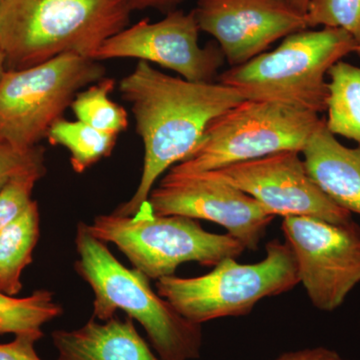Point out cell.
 Returning <instances> with one entry per match:
<instances>
[{"label":"cell","instance_id":"15","mask_svg":"<svg viewBox=\"0 0 360 360\" xmlns=\"http://www.w3.org/2000/svg\"><path fill=\"white\" fill-rule=\"evenodd\" d=\"M307 174L335 205L360 215V146H343L321 118L302 151Z\"/></svg>","mask_w":360,"mask_h":360},{"label":"cell","instance_id":"11","mask_svg":"<svg viewBox=\"0 0 360 360\" xmlns=\"http://www.w3.org/2000/svg\"><path fill=\"white\" fill-rule=\"evenodd\" d=\"M158 215L205 219L224 227L246 250H257L274 219L255 198L207 172L167 174L148 200Z\"/></svg>","mask_w":360,"mask_h":360},{"label":"cell","instance_id":"26","mask_svg":"<svg viewBox=\"0 0 360 360\" xmlns=\"http://www.w3.org/2000/svg\"><path fill=\"white\" fill-rule=\"evenodd\" d=\"M132 11L155 9L161 13H172L186 0H127Z\"/></svg>","mask_w":360,"mask_h":360},{"label":"cell","instance_id":"19","mask_svg":"<svg viewBox=\"0 0 360 360\" xmlns=\"http://www.w3.org/2000/svg\"><path fill=\"white\" fill-rule=\"evenodd\" d=\"M63 314V307L52 292L37 290L26 297L0 291V335L42 330V326Z\"/></svg>","mask_w":360,"mask_h":360},{"label":"cell","instance_id":"20","mask_svg":"<svg viewBox=\"0 0 360 360\" xmlns=\"http://www.w3.org/2000/svg\"><path fill=\"white\" fill-rule=\"evenodd\" d=\"M113 78H103L78 92L70 108L79 122L101 131L120 135L129 127V115L123 106L111 101Z\"/></svg>","mask_w":360,"mask_h":360},{"label":"cell","instance_id":"7","mask_svg":"<svg viewBox=\"0 0 360 360\" xmlns=\"http://www.w3.org/2000/svg\"><path fill=\"white\" fill-rule=\"evenodd\" d=\"M321 118L311 111L245 101L217 116L191 155L169 172H212L284 150L302 153Z\"/></svg>","mask_w":360,"mask_h":360},{"label":"cell","instance_id":"28","mask_svg":"<svg viewBox=\"0 0 360 360\" xmlns=\"http://www.w3.org/2000/svg\"><path fill=\"white\" fill-rule=\"evenodd\" d=\"M6 52L4 51V47H2L1 42H0V77L4 75V71H6Z\"/></svg>","mask_w":360,"mask_h":360},{"label":"cell","instance_id":"17","mask_svg":"<svg viewBox=\"0 0 360 360\" xmlns=\"http://www.w3.org/2000/svg\"><path fill=\"white\" fill-rule=\"evenodd\" d=\"M326 127L360 146V68L338 61L329 68Z\"/></svg>","mask_w":360,"mask_h":360},{"label":"cell","instance_id":"22","mask_svg":"<svg viewBox=\"0 0 360 360\" xmlns=\"http://www.w3.org/2000/svg\"><path fill=\"white\" fill-rule=\"evenodd\" d=\"M46 174V167L18 175L0 189V232L18 219L32 202L35 184Z\"/></svg>","mask_w":360,"mask_h":360},{"label":"cell","instance_id":"3","mask_svg":"<svg viewBox=\"0 0 360 360\" xmlns=\"http://www.w3.org/2000/svg\"><path fill=\"white\" fill-rule=\"evenodd\" d=\"M75 245L78 276L94 292V319L106 321L122 310L141 323L151 345L163 360H193L200 356V324L189 321L151 288L148 276L116 259L103 241L77 225Z\"/></svg>","mask_w":360,"mask_h":360},{"label":"cell","instance_id":"5","mask_svg":"<svg viewBox=\"0 0 360 360\" xmlns=\"http://www.w3.org/2000/svg\"><path fill=\"white\" fill-rule=\"evenodd\" d=\"M87 226L94 238L113 243L134 269L153 281L174 276L186 262L215 266L246 250L231 234L205 231L195 219L155 214L148 202L132 215H97Z\"/></svg>","mask_w":360,"mask_h":360},{"label":"cell","instance_id":"9","mask_svg":"<svg viewBox=\"0 0 360 360\" xmlns=\"http://www.w3.org/2000/svg\"><path fill=\"white\" fill-rule=\"evenodd\" d=\"M300 283L316 309L333 311L360 283V226L315 217H284Z\"/></svg>","mask_w":360,"mask_h":360},{"label":"cell","instance_id":"27","mask_svg":"<svg viewBox=\"0 0 360 360\" xmlns=\"http://www.w3.org/2000/svg\"><path fill=\"white\" fill-rule=\"evenodd\" d=\"M291 6L300 11V13L307 14L310 0H288Z\"/></svg>","mask_w":360,"mask_h":360},{"label":"cell","instance_id":"29","mask_svg":"<svg viewBox=\"0 0 360 360\" xmlns=\"http://www.w3.org/2000/svg\"><path fill=\"white\" fill-rule=\"evenodd\" d=\"M355 53H356L360 58V44L357 45L356 49H355Z\"/></svg>","mask_w":360,"mask_h":360},{"label":"cell","instance_id":"8","mask_svg":"<svg viewBox=\"0 0 360 360\" xmlns=\"http://www.w3.org/2000/svg\"><path fill=\"white\" fill-rule=\"evenodd\" d=\"M105 75L101 61L63 53L0 77V141L27 150L47 136L84 87Z\"/></svg>","mask_w":360,"mask_h":360},{"label":"cell","instance_id":"13","mask_svg":"<svg viewBox=\"0 0 360 360\" xmlns=\"http://www.w3.org/2000/svg\"><path fill=\"white\" fill-rule=\"evenodd\" d=\"M193 11L200 32L214 37L231 68L309 28L304 14L288 0H198Z\"/></svg>","mask_w":360,"mask_h":360},{"label":"cell","instance_id":"18","mask_svg":"<svg viewBox=\"0 0 360 360\" xmlns=\"http://www.w3.org/2000/svg\"><path fill=\"white\" fill-rule=\"evenodd\" d=\"M46 137L51 146L68 149L72 169L82 174L111 155L118 135L101 131L79 120L70 122L63 117L51 125Z\"/></svg>","mask_w":360,"mask_h":360},{"label":"cell","instance_id":"1","mask_svg":"<svg viewBox=\"0 0 360 360\" xmlns=\"http://www.w3.org/2000/svg\"><path fill=\"white\" fill-rule=\"evenodd\" d=\"M130 104L135 130L143 143L139 186L129 200L115 208L120 215L134 214L161 175L191 155L217 116L245 101L238 90L219 82H193L139 61L120 84Z\"/></svg>","mask_w":360,"mask_h":360},{"label":"cell","instance_id":"4","mask_svg":"<svg viewBox=\"0 0 360 360\" xmlns=\"http://www.w3.org/2000/svg\"><path fill=\"white\" fill-rule=\"evenodd\" d=\"M357 42L345 30L323 27L284 37L277 49L217 77L245 101H266L319 113L326 111V75L329 68L355 52Z\"/></svg>","mask_w":360,"mask_h":360},{"label":"cell","instance_id":"14","mask_svg":"<svg viewBox=\"0 0 360 360\" xmlns=\"http://www.w3.org/2000/svg\"><path fill=\"white\" fill-rule=\"evenodd\" d=\"M103 322L92 317L80 328L53 331L58 360H163L151 352L131 317L115 315Z\"/></svg>","mask_w":360,"mask_h":360},{"label":"cell","instance_id":"12","mask_svg":"<svg viewBox=\"0 0 360 360\" xmlns=\"http://www.w3.org/2000/svg\"><path fill=\"white\" fill-rule=\"evenodd\" d=\"M205 172L248 194L274 217L352 221V213L335 205L311 179L300 151H281Z\"/></svg>","mask_w":360,"mask_h":360},{"label":"cell","instance_id":"6","mask_svg":"<svg viewBox=\"0 0 360 360\" xmlns=\"http://www.w3.org/2000/svg\"><path fill=\"white\" fill-rule=\"evenodd\" d=\"M300 283L295 255L278 239L266 245V257L252 264L225 258L212 271L196 277H163L158 293L182 316L196 324L250 314L260 300L281 295Z\"/></svg>","mask_w":360,"mask_h":360},{"label":"cell","instance_id":"2","mask_svg":"<svg viewBox=\"0 0 360 360\" xmlns=\"http://www.w3.org/2000/svg\"><path fill=\"white\" fill-rule=\"evenodd\" d=\"M127 0H2L0 42L9 70L63 53L94 58L108 39L129 26Z\"/></svg>","mask_w":360,"mask_h":360},{"label":"cell","instance_id":"10","mask_svg":"<svg viewBox=\"0 0 360 360\" xmlns=\"http://www.w3.org/2000/svg\"><path fill=\"white\" fill-rule=\"evenodd\" d=\"M200 27L194 11H174L156 22L127 26L106 40L94 54L97 61L136 58L174 70L193 82H214L224 65L219 45L198 44Z\"/></svg>","mask_w":360,"mask_h":360},{"label":"cell","instance_id":"30","mask_svg":"<svg viewBox=\"0 0 360 360\" xmlns=\"http://www.w3.org/2000/svg\"><path fill=\"white\" fill-rule=\"evenodd\" d=\"M1 2H2V0H0V4H1Z\"/></svg>","mask_w":360,"mask_h":360},{"label":"cell","instance_id":"21","mask_svg":"<svg viewBox=\"0 0 360 360\" xmlns=\"http://www.w3.org/2000/svg\"><path fill=\"white\" fill-rule=\"evenodd\" d=\"M305 18L309 27L340 28L360 44V0H310Z\"/></svg>","mask_w":360,"mask_h":360},{"label":"cell","instance_id":"23","mask_svg":"<svg viewBox=\"0 0 360 360\" xmlns=\"http://www.w3.org/2000/svg\"><path fill=\"white\" fill-rule=\"evenodd\" d=\"M44 165V148L41 146L21 150L0 141V189L18 175Z\"/></svg>","mask_w":360,"mask_h":360},{"label":"cell","instance_id":"16","mask_svg":"<svg viewBox=\"0 0 360 360\" xmlns=\"http://www.w3.org/2000/svg\"><path fill=\"white\" fill-rule=\"evenodd\" d=\"M40 234L39 205L32 200L22 214L0 232V291L15 296L22 290L21 274L32 264Z\"/></svg>","mask_w":360,"mask_h":360},{"label":"cell","instance_id":"24","mask_svg":"<svg viewBox=\"0 0 360 360\" xmlns=\"http://www.w3.org/2000/svg\"><path fill=\"white\" fill-rule=\"evenodd\" d=\"M42 338V330L16 335L11 342L0 345V360H42L35 350V343Z\"/></svg>","mask_w":360,"mask_h":360},{"label":"cell","instance_id":"25","mask_svg":"<svg viewBox=\"0 0 360 360\" xmlns=\"http://www.w3.org/2000/svg\"><path fill=\"white\" fill-rule=\"evenodd\" d=\"M276 360H347L338 352L326 347L309 348L300 352H288Z\"/></svg>","mask_w":360,"mask_h":360}]
</instances>
